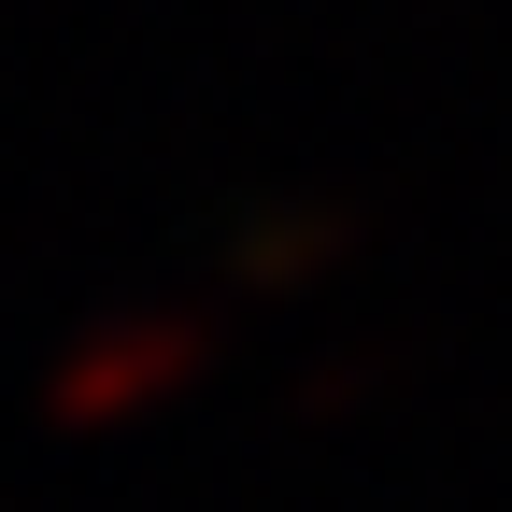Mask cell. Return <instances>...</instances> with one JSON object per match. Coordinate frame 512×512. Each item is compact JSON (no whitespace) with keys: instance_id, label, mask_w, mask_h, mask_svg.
Here are the masks:
<instances>
[{"instance_id":"obj_1","label":"cell","mask_w":512,"mask_h":512,"mask_svg":"<svg viewBox=\"0 0 512 512\" xmlns=\"http://www.w3.org/2000/svg\"><path fill=\"white\" fill-rule=\"evenodd\" d=\"M185 370H200V313H114V328H86V356H57L43 413L57 427H114V413L171 399Z\"/></svg>"},{"instance_id":"obj_2","label":"cell","mask_w":512,"mask_h":512,"mask_svg":"<svg viewBox=\"0 0 512 512\" xmlns=\"http://www.w3.org/2000/svg\"><path fill=\"white\" fill-rule=\"evenodd\" d=\"M342 256H356V200H271V214L228 228V285L285 299V285H313V271H342Z\"/></svg>"},{"instance_id":"obj_3","label":"cell","mask_w":512,"mask_h":512,"mask_svg":"<svg viewBox=\"0 0 512 512\" xmlns=\"http://www.w3.org/2000/svg\"><path fill=\"white\" fill-rule=\"evenodd\" d=\"M370 384H384V356H328V370H313V384H299V413H356V399H370Z\"/></svg>"}]
</instances>
